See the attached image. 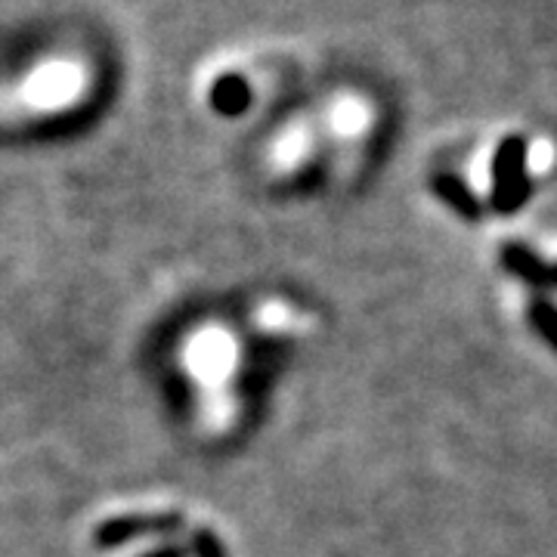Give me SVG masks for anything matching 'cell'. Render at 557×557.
<instances>
[{"instance_id": "1", "label": "cell", "mask_w": 557, "mask_h": 557, "mask_svg": "<svg viewBox=\"0 0 557 557\" xmlns=\"http://www.w3.org/2000/svg\"><path fill=\"white\" fill-rule=\"evenodd\" d=\"M180 369L196 384L201 431L223 437L236 418L239 399L233 394V381L242 369V341L223 322H201L180 341Z\"/></svg>"}, {"instance_id": "2", "label": "cell", "mask_w": 557, "mask_h": 557, "mask_svg": "<svg viewBox=\"0 0 557 557\" xmlns=\"http://www.w3.org/2000/svg\"><path fill=\"white\" fill-rule=\"evenodd\" d=\"M84 97V69L75 62H47L20 87V106L28 115H53Z\"/></svg>"}, {"instance_id": "3", "label": "cell", "mask_w": 557, "mask_h": 557, "mask_svg": "<svg viewBox=\"0 0 557 557\" xmlns=\"http://www.w3.org/2000/svg\"><path fill=\"white\" fill-rule=\"evenodd\" d=\"M317 149V137H313V127L307 121H295L288 124L273 143H270V152H267V164L276 177H288L300 171L310 156Z\"/></svg>"}, {"instance_id": "4", "label": "cell", "mask_w": 557, "mask_h": 557, "mask_svg": "<svg viewBox=\"0 0 557 557\" xmlns=\"http://www.w3.org/2000/svg\"><path fill=\"white\" fill-rule=\"evenodd\" d=\"M372 121H375L372 106L362 97H354V94L338 97V100L332 102V109H329V131L341 139L366 137Z\"/></svg>"}, {"instance_id": "5", "label": "cell", "mask_w": 557, "mask_h": 557, "mask_svg": "<svg viewBox=\"0 0 557 557\" xmlns=\"http://www.w3.org/2000/svg\"><path fill=\"white\" fill-rule=\"evenodd\" d=\"M255 325L263 329L267 335H288V332H295L300 325H307V319H300L298 310L282 304V300H267L255 313Z\"/></svg>"}, {"instance_id": "6", "label": "cell", "mask_w": 557, "mask_h": 557, "mask_svg": "<svg viewBox=\"0 0 557 557\" xmlns=\"http://www.w3.org/2000/svg\"><path fill=\"white\" fill-rule=\"evenodd\" d=\"M555 164V146L548 139H536L530 149H527V168L533 174H545L548 168Z\"/></svg>"}]
</instances>
